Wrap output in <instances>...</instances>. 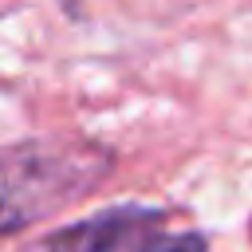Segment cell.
<instances>
[{
    "label": "cell",
    "mask_w": 252,
    "mask_h": 252,
    "mask_svg": "<svg viewBox=\"0 0 252 252\" xmlns=\"http://www.w3.org/2000/svg\"><path fill=\"white\" fill-rule=\"evenodd\" d=\"M114 154L87 138H32L0 146V236L94 193Z\"/></svg>",
    "instance_id": "obj_1"
},
{
    "label": "cell",
    "mask_w": 252,
    "mask_h": 252,
    "mask_svg": "<svg viewBox=\"0 0 252 252\" xmlns=\"http://www.w3.org/2000/svg\"><path fill=\"white\" fill-rule=\"evenodd\" d=\"M165 209L154 205H114L75 224H63L39 240L20 244L16 252H142V244L161 232Z\"/></svg>",
    "instance_id": "obj_2"
},
{
    "label": "cell",
    "mask_w": 252,
    "mask_h": 252,
    "mask_svg": "<svg viewBox=\"0 0 252 252\" xmlns=\"http://www.w3.org/2000/svg\"><path fill=\"white\" fill-rule=\"evenodd\" d=\"M142 252H209L205 232H154Z\"/></svg>",
    "instance_id": "obj_3"
}]
</instances>
